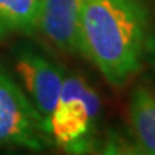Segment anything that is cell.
I'll use <instances>...</instances> for the list:
<instances>
[{"instance_id": "6da1fadb", "label": "cell", "mask_w": 155, "mask_h": 155, "mask_svg": "<svg viewBox=\"0 0 155 155\" xmlns=\"http://www.w3.org/2000/svg\"><path fill=\"white\" fill-rule=\"evenodd\" d=\"M150 35L147 0H85L79 55L94 63L112 86H125L141 71Z\"/></svg>"}, {"instance_id": "5b68a950", "label": "cell", "mask_w": 155, "mask_h": 155, "mask_svg": "<svg viewBox=\"0 0 155 155\" xmlns=\"http://www.w3.org/2000/svg\"><path fill=\"white\" fill-rule=\"evenodd\" d=\"M85 0H42L38 29L63 53H79V22Z\"/></svg>"}, {"instance_id": "ba28073f", "label": "cell", "mask_w": 155, "mask_h": 155, "mask_svg": "<svg viewBox=\"0 0 155 155\" xmlns=\"http://www.w3.org/2000/svg\"><path fill=\"white\" fill-rule=\"evenodd\" d=\"M147 58L150 59V62L152 63V66H155V30H151L150 39L147 43Z\"/></svg>"}, {"instance_id": "9c48e42d", "label": "cell", "mask_w": 155, "mask_h": 155, "mask_svg": "<svg viewBox=\"0 0 155 155\" xmlns=\"http://www.w3.org/2000/svg\"><path fill=\"white\" fill-rule=\"evenodd\" d=\"M154 68H155V66H154Z\"/></svg>"}, {"instance_id": "7a4b0ae2", "label": "cell", "mask_w": 155, "mask_h": 155, "mask_svg": "<svg viewBox=\"0 0 155 155\" xmlns=\"http://www.w3.org/2000/svg\"><path fill=\"white\" fill-rule=\"evenodd\" d=\"M102 104L96 89L79 73L63 76L49 119L52 142L66 154H89L99 144Z\"/></svg>"}, {"instance_id": "52a82bcc", "label": "cell", "mask_w": 155, "mask_h": 155, "mask_svg": "<svg viewBox=\"0 0 155 155\" xmlns=\"http://www.w3.org/2000/svg\"><path fill=\"white\" fill-rule=\"evenodd\" d=\"M42 0H0V40L38 30Z\"/></svg>"}, {"instance_id": "8992f818", "label": "cell", "mask_w": 155, "mask_h": 155, "mask_svg": "<svg viewBox=\"0 0 155 155\" xmlns=\"http://www.w3.org/2000/svg\"><path fill=\"white\" fill-rule=\"evenodd\" d=\"M129 125L138 154L155 155V89L137 83L129 96Z\"/></svg>"}, {"instance_id": "3957f363", "label": "cell", "mask_w": 155, "mask_h": 155, "mask_svg": "<svg viewBox=\"0 0 155 155\" xmlns=\"http://www.w3.org/2000/svg\"><path fill=\"white\" fill-rule=\"evenodd\" d=\"M50 144L48 121L0 65V147L45 151Z\"/></svg>"}, {"instance_id": "277c9868", "label": "cell", "mask_w": 155, "mask_h": 155, "mask_svg": "<svg viewBox=\"0 0 155 155\" xmlns=\"http://www.w3.org/2000/svg\"><path fill=\"white\" fill-rule=\"evenodd\" d=\"M15 68L20 76L23 91L49 124L62 91L63 71L48 56L29 46L16 50Z\"/></svg>"}]
</instances>
